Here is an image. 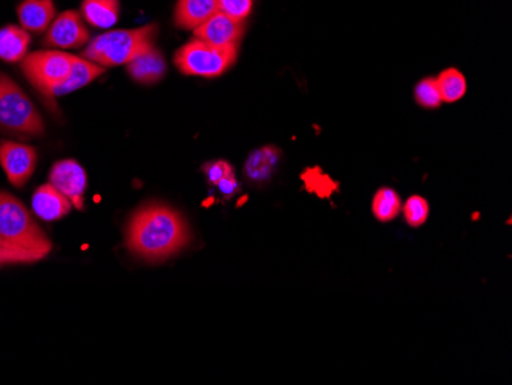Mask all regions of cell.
<instances>
[{
	"label": "cell",
	"mask_w": 512,
	"mask_h": 385,
	"mask_svg": "<svg viewBox=\"0 0 512 385\" xmlns=\"http://www.w3.org/2000/svg\"><path fill=\"white\" fill-rule=\"evenodd\" d=\"M71 201L51 183L42 185L33 195V211L45 221H56L69 214Z\"/></svg>",
	"instance_id": "cell-12"
},
{
	"label": "cell",
	"mask_w": 512,
	"mask_h": 385,
	"mask_svg": "<svg viewBox=\"0 0 512 385\" xmlns=\"http://www.w3.org/2000/svg\"><path fill=\"white\" fill-rule=\"evenodd\" d=\"M404 215L411 228H421L422 224H425V221L428 220L430 206H428L427 200L421 197V195H413L405 203Z\"/></svg>",
	"instance_id": "cell-23"
},
{
	"label": "cell",
	"mask_w": 512,
	"mask_h": 385,
	"mask_svg": "<svg viewBox=\"0 0 512 385\" xmlns=\"http://www.w3.org/2000/svg\"><path fill=\"white\" fill-rule=\"evenodd\" d=\"M191 241L188 223L175 209L151 203L138 209L126 228V246L135 257L165 261Z\"/></svg>",
	"instance_id": "cell-1"
},
{
	"label": "cell",
	"mask_w": 512,
	"mask_h": 385,
	"mask_svg": "<svg viewBox=\"0 0 512 385\" xmlns=\"http://www.w3.org/2000/svg\"><path fill=\"white\" fill-rule=\"evenodd\" d=\"M279 157H281V152L275 146L256 149L249 155L246 165H244L246 177L253 183H263V181L269 180L278 166Z\"/></svg>",
	"instance_id": "cell-16"
},
{
	"label": "cell",
	"mask_w": 512,
	"mask_h": 385,
	"mask_svg": "<svg viewBox=\"0 0 512 385\" xmlns=\"http://www.w3.org/2000/svg\"><path fill=\"white\" fill-rule=\"evenodd\" d=\"M440 96L447 103L459 102L467 94V79L456 68H448L437 77Z\"/></svg>",
	"instance_id": "cell-19"
},
{
	"label": "cell",
	"mask_w": 512,
	"mask_h": 385,
	"mask_svg": "<svg viewBox=\"0 0 512 385\" xmlns=\"http://www.w3.org/2000/svg\"><path fill=\"white\" fill-rule=\"evenodd\" d=\"M0 128L33 137H40L45 132V123L36 106L4 73H0Z\"/></svg>",
	"instance_id": "cell-4"
},
{
	"label": "cell",
	"mask_w": 512,
	"mask_h": 385,
	"mask_svg": "<svg viewBox=\"0 0 512 385\" xmlns=\"http://www.w3.org/2000/svg\"><path fill=\"white\" fill-rule=\"evenodd\" d=\"M253 0H218V11L238 20L244 22L252 13Z\"/></svg>",
	"instance_id": "cell-24"
},
{
	"label": "cell",
	"mask_w": 512,
	"mask_h": 385,
	"mask_svg": "<svg viewBox=\"0 0 512 385\" xmlns=\"http://www.w3.org/2000/svg\"><path fill=\"white\" fill-rule=\"evenodd\" d=\"M50 183L62 192L77 211L85 208V192L88 177L76 160H60L51 168Z\"/></svg>",
	"instance_id": "cell-9"
},
{
	"label": "cell",
	"mask_w": 512,
	"mask_h": 385,
	"mask_svg": "<svg viewBox=\"0 0 512 385\" xmlns=\"http://www.w3.org/2000/svg\"><path fill=\"white\" fill-rule=\"evenodd\" d=\"M0 240L46 255L51 252V241L30 212L13 195L0 191Z\"/></svg>",
	"instance_id": "cell-3"
},
{
	"label": "cell",
	"mask_w": 512,
	"mask_h": 385,
	"mask_svg": "<svg viewBox=\"0 0 512 385\" xmlns=\"http://www.w3.org/2000/svg\"><path fill=\"white\" fill-rule=\"evenodd\" d=\"M126 70L135 82L152 85V83L160 82L166 76L168 66H166L163 54L157 48L151 47L145 53L132 59L126 65Z\"/></svg>",
	"instance_id": "cell-11"
},
{
	"label": "cell",
	"mask_w": 512,
	"mask_h": 385,
	"mask_svg": "<svg viewBox=\"0 0 512 385\" xmlns=\"http://www.w3.org/2000/svg\"><path fill=\"white\" fill-rule=\"evenodd\" d=\"M414 97L416 102L422 106V108L436 109L442 105V96H440L439 86H437V80L433 77H427V79L421 80L417 83L414 88Z\"/></svg>",
	"instance_id": "cell-22"
},
{
	"label": "cell",
	"mask_w": 512,
	"mask_h": 385,
	"mask_svg": "<svg viewBox=\"0 0 512 385\" xmlns=\"http://www.w3.org/2000/svg\"><path fill=\"white\" fill-rule=\"evenodd\" d=\"M0 165L11 185L22 188L33 177L37 165L36 151L22 143L4 142L0 145Z\"/></svg>",
	"instance_id": "cell-8"
},
{
	"label": "cell",
	"mask_w": 512,
	"mask_h": 385,
	"mask_svg": "<svg viewBox=\"0 0 512 385\" xmlns=\"http://www.w3.org/2000/svg\"><path fill=\"white\" fill-rule=\"evenodd\" d=\"M31 37L27 30L8 25L0 30V59L8 63L22 62L28 54Z\"/></svg>",
	"instance_id": "cell-17"
},
{
	"label": "cell",
	"mask_w": 512,
	"mask_h": 385,
	"mask_svg": "<svg viewBox=\"0 0 512 385\" xmlns=\"http://www.w3.org/2000/svg\"><path fill=\"white\" fill-rule=\"evenodd\" d=\"M74 59L62 51H36L22 60V71L46 99H53V89L68 77Z\"/></svg>",
	"instance_id": "cell-6"
},
{
	"label": "cell",
	"mask_w": 512,
	"mask_h": 385,
	"mask_svg": "<svg viewBox=\"0 0 512 385\" xmlns=\"http://www.w3.org/2000/svg\"><path fill=\"white\" fill-rule=\"evenodd\" d=\"M402 203L398 192L391 188H381L373 198V214L382 223L394 220L401 212Z\"/></svg>",
	"instance_id": "cell-20"
},
{
	"label": "cell",
	"mask_w": 512,
	"mask_h": 385,
	"mask_svg": "<svg viewBox=\"0 0 512 385\" xmlns=\"http://www.w3.org/2000/svg\"><path fill=\"white\" fill-rule=\"evenodd\" d=\"M80 14L91 27H114L120 16V0H83Z\"/></svg>",
	"instance_id": "cell-18"
},
{
	"label": "cell",
	"mask_w": 512,
	"mask_h": 385,
	"mask_svg": "<svg viewBox=\"0 0 512 385\" xmlns=\"http://www.w3.org/2000/svg\"><path fill=\"white\" fill-rule=\"evenodd\" d=\"M217 188L220 189V192H223L224 195H234L237 194L240 185H238L235 174H232L229 175V177L223 178V180L218 183Z\"/></svg>",
	"instance_id": "cell-26"
},
{
	"label": "cell",
	"mask_w": 512,
	"mask_h": 385,
	"mask_svg": "<svg viewBox=\"0 0 512 385\" xmlns=\"http://www.w3.org/2000/svg\"><path fill=\"white\" fill-rule=\"evenodd\" d=\"M155 37L157 25H146L135 30L108 31L89 42L83 57L102 68L128 65L132 59L154 47Z\"/></svg>",
	"instance_id": "cell-2"
},
{
	"label": "cell",
	"mask_w": 512,
	"mask_h": 385,
	"mask_svg": "<svg viewBox=\"0 0 512 385\" xmlns=\"http://www.w3.org/2000/svg\"><path fill=\"white\" fill-rule=\"evenodd\" d=\"M238 56V45L217 47L200 39L191 40L175 54V65L186 76L212 77L226 73Z\"/></svg>",
	"instance_id": "cell-5"
},
{
	"label": "cell",
	"mask_w": 512,
	"mask_h": 385,
	"mask_svg": "<svg viewBox=\"0 0 512 385\" xmlns=\"http://www.w3.org/2000/svg\"><path fill=\"white\" fill-rule=\"evenodd\" d=\"M218 11V0H177L174 20L178 28L195 30Z\"/></svg>",
	"instance_id": "cell-14"
},
{
	"label": "cell",
	"mask_w": 512,
	"mask_h": 385,
	"mask_svg": "<svg viewBox=\"0 0 512 385\" xmlns=\"http://www.w3.org/2000/svg\"><path fill=\"white\" fill-rule=\"evenodd\" d=\"M103 73H105V68H102V66L92 63L91 60L85 59V57H76L68 77L53 89L51 97L54 99V97L74 93L77 89L89 85L92 80H96Z\"/></svg>",
	"instance_id": "cell-15"
},
{
	"label": "cell",
	"mask_w": 512,
	"mask_h": 385,
	"mask_svg": "<svg viewBox=\"0 0 512 385\" xmlns=\"http://www.w3.org/2000/svg\"><path fill=\"white\" fill-rule=\"evenodd\" d=\"M42 258L45 257L37 254V252L28 251V249H23V247L14 246V244L0 240V266H7V264L36 263V261H40Z\"/></svg>",
	"instance_id": "cell-21"
},
{
	"label": "cell",
	"mask_w": 512,
	"mask_h": 385,
	"mask_svg": "<svg viewBox=\"0 0 512 385\" xmlns=\"http://www.w3.org/2000/svg\"><path fill=\"white\" fill-rule=\"evenodd\" d=\"M203 172L212 185L217 186L223 178L235 174L234 168L226 160H215L203 166Z\"/></svg>",
	"instance_id": "cell-25"
},
{
	"label": "cell",
	"mask_w": 512,
	"mask_h": 385,
	"mask_svg": "<svg viewBox=\"0 0 512 385\" xmlns=\"http://www.w3.org/2000/svg\"><path fill=\"white\" fill-rule=\"evenodd\" d=\"M89 40V31L85 27L82 14L79 11L68 10L51 22L50 30L46 33L43 43L46 47L62 48V50H71V48H80Z\"/></svg>",
	"instance_id": "cell-7"
},
{
	"label": "cell",
	"mask_w": 512,
	"mask_h": 385,
	"mask_svg": "<svg viewBox=\"0 0 512 385\" xmlns=\"http://www.w3.org/2000/svg\"><path fill=\"white\" fill-rule=\"evenodd\" d=\"M194 34L195 39L217 45V47L238 45L244 34V22H238L217 11L211 19H207L203 25L195 28Z\"/></svg>",
	"instance_id": "cell-10"
},
{
	"label": "cell",
	"mask_w": 512,
	"mask_h": 385,
	"mask_svg": "<svg viewBox=\"0 0 512 385\" xmlns=\"http://www.w3.org/2000/svg\"><path fill=\"white\" fill-rule=\"evenodd\" d=\"M17 17L23 30L43 33L56 17L53 0H22L17 7Z\"/></svg>",
	"instance_id": "cell-13"
}]
</instances>
